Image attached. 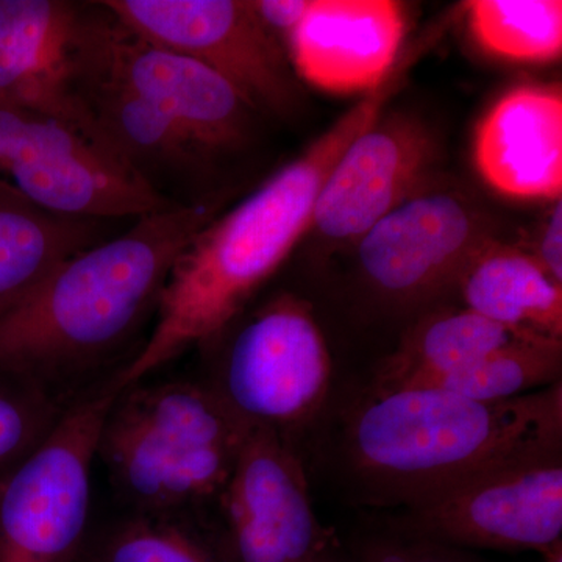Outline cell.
<instances>
[{
    "mask_svg": "<svg viewBox=\"0 0 562 562\" xmlns=\"http://www.w3.org/2000/svg\"><path fill=\"white\" fill-rule=\"evenodd\" d=\"M246 435L203 382H139L111 403L95 458L125 512L203 517L220 503Z\"/></svg>",
    "mask_w": 562,
    "mask_h": 562,
    "instance_id": "obj_4",
    "label": "cell"
},
{
    "mask_svg": "<svg viewBox=\"0 0 562 562\" xmlns=\"http://www.w3.org/2000/svg\"><path fill=\"white\" fill-rule=\"evenodd\" d=\"M99 241L101 222L41 210L0 180V305Z\"/></svg>",
    "mask_w": 562,
    "mask_h": 562,
    "instance_id": "obj_20",
    "label": "cell"
},
{
    "mask_svg": "<svg viewBox=\"0 0 562 562\" xmlns=\"http://www.w3.org/2000/svg\"><path fill=\"white\" fill-rule=\"evenodd\" d=\"M472 150L491 190L516 201H560L561 85L524 83L503 92L476 125Z\"/></svg>",
    "mask_w": 562,
    "mask_h": 562,
    "instance_id": "obj_16",
    "label": "cell"
},
{
    "mask_svg": "<svg viewBox=\"0 0 562 562\" xmlns=\"http://www.w3.org/2000/svg\"><path fill=\"white\" fill-rule=\"evenodd\" d=\"M68 405L0 372V479L44 441Z\"/></svg>",
    "mask_w": 562,
    "mask_h": 562,
    "instance_id": "obj_24",
    "label": "cell"
},
{
    "mask_svg": "<svg viewBox=\"0 0 562 562\" xmlns=\"http://www.w3.org/2000/svg\"><path fill=\"white\" fill-rule=\"evenodd\" d=\"M319 562H341L335 557V553H328L327 557L322 558Z\"/></svg>",
    "mask_w": 562,
    "mask_h": 562,
    "instance_id": "obj_29",
    "label": "cell"
},
{
    "mask_svg": "<svg viewBox=\"0 0 562 562\" xmlns=\"http://www.w3.org/2000/svg\"><path fill=\"white\" fill-rule=\"evenodd\" d=\"M217 213L220 203L203 201L138 217L0 305V372L63 402L157 308L173 262Z\"/></svg>",
    "mask_w": 562,
    "mask_h": 562,
    "instance_id": "obj_2",
    "label": "cell"
},
{
    "mask_svg": "<svg viewBox=\"0 0 562 562\" xmlns=\"http://www.w3.org/2000/svg\"><path fill=\"white\" fill-rule=\"evenodd\" d=\"M150 43L187 55L231 83L255 111L286 114L299 99L280 40L247 0H105Z\"/></svg>",
    "mask_w": 562,
    "mask_h": 562,
    "instance_id": "obj_9",
    "label": "cell"
},
{
    "mask_svg": "<svg viewBox=\"0 0 562 562\" xmlns=\"http://www.w3.org/2000/svg\"><path fill=\"white\" fill-rule=\"evenodd\" d=\"M111 379L69 403L49 435L0 479V562H77L88 542L92 462Z\"/></svg>",
    "mask_w": 562,
    "mask_h": 562,
    "instance_id": "obj_6",
    "label": "cell"
},
{
    "mask_svg": "<svg viewBox=\"0 0 562 562\" xmlns=\"http://www.w3.org/2000/svg\"><path fill=\"white\" fill-rule=\"evenodd\" d=\"M90 16L66 0H0V102L54 114L92 136L77 98Z\"/></svg>",
    "mask_w": 562,
    "mask_h": 562,
    "instance_id": "obj_15",
    "label": "cell"
},
{
    "mask_svg": "<svg viewBox=\"0 0 562 562\" xmlns=\"http://www.w3.org/2000/svg\"><path fill=\"white\" fill-rule=\"evenodd\" d=\"M333 361L312 305L281 292L236 327L202 380L247 430L294 446L330 394Z\"/></svg>",
    "mask_w": 562,
    "mask_h": 562,
    "instance_id": "obj_5",
    "label": "cell"
},
{
    "mask_svg": "<svg viewBox=\"0 0 562 562\" xmlns=\"http://www.w3.org/2000/svg\"><path fill=\"white\" fill-rule=\"evenodd\" d=\"M491 239L486 221L468 199L425 187L358 239V266L376 297L413 305L457 286Z\"/></svg>",
    "mask_w": 562,
    "mask_h": 562,
    "instance_id": "obj_12",
    "label": "cell"
},
{
    "mask_svg": "<svg viewBox=\"0 0 562 562\" xmlns=\"http://www.w3.org/2000/svg\"><path fill=\"white\" fill-rule=\"evenodd\" d=\"M310 0H251L262 24L283 44L292 29L301 22Z\"/></svg>",
    "mask_w": 562,
    "mask_h": 562,
    "instance_id": "obj_27",
    "label": "cell"
},
{
    "mask_svg": "<svg viewBox=\"0 0 562 562\" xmlns=\"http://www.w3.org/2000/svg\"><path fill=\"white\" fill-rule=\"evenodd\" d=\"M90 562H235L205 517L125 513L99 536Z\"/></svg>",
    "mask_w": 562,
    "mask_h": 562,
    "instance_id": "obj_21",
    "label": "cell"
},
{
    "mask_svg": "<svg viewBox=\"0 0 562 562\" xmlns=\"http://www.w3.org/2000/svg\"><path fill=\"white\" fill-rule=\"evenodd\" d=\"M358 562H473L460 549L392 530L366 539Z\"/></svg>",
    "mask_w": 562,
    "mask_h": 562,
    "instance_id": "obj_25",
    "label": "cell"
},
{
    "mask_svg": "<svg viewBox=\"0 0 562 562\" xmlns=\"http://www.w3.org/2000/svg\"><path fill=\"white\" fill-rule=\"evenodd\" d=\"M457 288L464 308L509 330L562 341V284L527 249L491 239Z\"/></svg>",
    "mask_w": 562,
    "mask_h": 562,
    "instance_id": "obj_18",
    "label": "cell"
},
{
    "mask_svg": "<svg viewBox=\"0 0 562 562\" xmlns=\"http://www.w3.org/2000/svg\"><path fill=\"white\" fill-rule=\"evenodd\" d=\"M217 506L235 562H319L335 549L301 454L276 432L247 430Z\"/></svg>",
    "mask_w": 562,
    "mask_h": 562,
    "instance_id": "obj_11",
    "label": "cell"
},
{
    "mask_svg": "<svg viewBox=\"0 0 562 562\" xmlns=\"http://www.w3.org/2000/svg\"><path fill=\"white\" fill-rule=\"evenodd\" d=\"M543 562H562V541L541 553Z\"/></svg>",
    "mask_w": 562,
    "mask_h": 562,
    "instance_id": "obj_28",
    "label": "cell"
},
{
    "mask_svg": "<svg viewBox=\"0 0 562 562\" xmlns=\"http://www.w3.org/2000/svg\"><path fill=\"white\" fill-rule=\"evenodd\" d=\"M406 33L401 2L310 0L283 47L294 74L317 90L366 95L397 69Z\"/></svg>",
    "mask_w": 562,
    "mask_h": 562,
    "instance_id": "obj_14",
    "label": "cell"
},
{
    "mask_svg": "<svg viewBox=\"0 0 562 562\" xmlns=\"http://www.w3.org/2000/svg\"><path fill=\"white\" fill-rule=\"evenodd\" d=\"M397 81L394 70L295 160L201 228L173 262L149 338L111 376L117 391L143 382L192 347L206 346L241 316L255 292L312 232L322 183L351 140L383 114Z\"/></svg>",
    "mask_w": 562,
    "mask_h": 562,
    "instance_id": "obj_1",
    "label": "cell"
},
{
    "mask_svg": "<svg viewBox=\"0 0 562 562\" xmlns=\"http://www.w3.org/2000/svg\"><path fill=\"white\" fill-rule=\"evenodd\" d=\"M392 530L453 549L546 552L562 541V452L453 484L401 509Z\"/></svg>",
    "mask_w": 562,
    "mask_h": 562,
    "instance_id": "obj_8",
    "label": "cell"
},
{
    "mask_svg": "<svg viewBox=\"0 0 562 562\" xmlns=\"http://www.w3.org/2000/svg\"><path fill=\"white\" fill-rule=\"evenodd\" d=\"M530 254L554 281L562 284V202L553 203L536 236Z\"/></svg>",
    "mask_w": 562,
    "mask_h": 562,
    "instance_id": "obj_26",
    "label": "cell"
},
{
    "mask_svg": "<svg viewBox=\"0 0 562 562\" xmlns=\"http://www.w3.org/2000/svg\"><path fill=\"white\" fill-rule=\"evenodd\" d=\"M436 140L424 122L380 114L335 162L314 205L312 232L331 243H357L430 176Z\"/></svg>",
    "mask_w": 562,
    "mask_h": 562,
    "instance_id": "obj_13",
    "label": "cell"
},
{
    "mask_svg": "<svg viewBox=\"0 0 562 562\" xmlns=\"http://www.w3.org/2000/svg\"><path fill=\"white\" fill-rule=\"evenodd\" d=\"M92 10V58L168 117L211 162L250 138L254 109L216 72L136 35L102 3Z\"/></svg>",
    "mask_w": 562,
    "mask_h": 562,
    "instance_id": "obj_10",
    "label": "cell"
},
{
    "mask_svg": "<svg viewBox=\"0 0 562 562\" xmlns=\"http://www.w3.org/2000/svg\"><path fill=\"white\" fill-rule=\"evenodd\" d=\"M0 180L38 209L72 220H138L181 205L79 125L7 102H0Z\"/></svg>",
    "mask_w": 562,
    "mask_h": 562,
    "instance_id": "obj_7",
    "label": "cell"
},
{
    "mask_svg": "<svg viewBox=\"0 0 562 562\" xmlns=\"http://www.w3.org/2000/svg\"><path fill=\"white\" fill-rule=\"evenodd\" d=\"M562 341L527 336L458 371L412 390H436L475 402H503L561 383Z\"/></svg>",
    "mask_w": 562,
    "mask_h": 562,
    "instance_id": "obj_22",
    "label": "cell"
},
{
    "mask_svg": "<svg viewBox=\"0 0 562 562\" xmlns=\"http://www.w3.org/2000/svg\"><path fill=\"white\" fill-rule=\"evenodd\" d=\"M465 22L480 49L498 60L550 63L561 57L560 0H471Z\"/></svg>",
    "mask_w": 562,
    "mask_h": 562,
    "instance_id": "obj_23",
    "label": "cell"
},
{
    "mask_svg": "<svg viewBox=\"0 0 562 562\" xmlns=\"http://www.w3.org/2000/svg\"><path fill=\"white\" fill-rule=\"evenodd\" d=\"M527 336L531 335L509 330L468 308L428 313L380 362L368 391L412 390Z\"/></svg>",
    "mask_w": 562,
    "mask_h": 562,
    "instance_id": "obj_19",
    "label": "cell"
},
{
    "mask_svg": "<svg viewBox=\"0 0 562 562\" xmlns=\"http://www.w3.org/2000/svg\"><path fill=\"white\" fill-rule=\"evenodd\" d=\"M553 452H562V383L503 402L368 391L342 414L333 460L355 501L403 509L497 465Z\"/></svg>",
    "mask_w": 562,
    "mask_h": 562,
    "instance_id": "obj_3",
    "label": "cell"
},
{
    "mask_svg": "<svg viewBox=\"0 0 562 562\" xmlns=\"http://www.w3.org/2000/svg\"><path fill=\"white\" fill-rule=\"evenodd\" d=\"M88 38L90 31L77 98L92 136L165 198L166 191H181L184 183L205 171L209 161L157 106L92 58Z\"/></svg>",
    "mask_w": 562,
    "mask_h": 562,
    "instance_id": "obj_17",
    "label": "cell"
}]
</instances>
